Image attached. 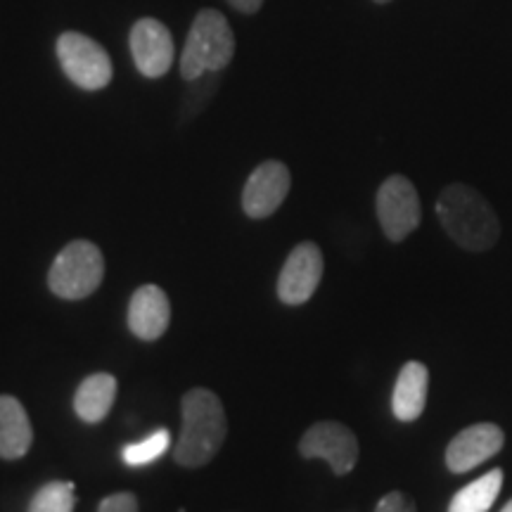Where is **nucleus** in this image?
I'll return each instance as SVG.
<instances>
[{"label":"nucleus","instance_id":"nucleus-16","mask_svg":"<svg viewBox=\"0 0 512 512\" xmlns=\"http://www.w3.org/2000/svg\"><path fill=\"white\" fill-rule=\"evenodd\" d=\"M503 489V470H491L472 484L463 486L448 503V512H489Z\"/></svg>","mask_w":512,"mask_h":512},{"label":"nucleus","instance_id":"nucleus-15","mask_svg":"<svg viewBox=\"0 0 512 512\" xmlns=\"http://www.w3.org/2000/svg\"><path fill=\"white\" fill-rule=\"evenodd\" d=\"M117 399V377L95 373L79 384L74 394V411L88 425H98L110 415Z\"/></svg>","mask_w":512,"mask_h":512},{"label":"nucleus","instance_id":"nucleus-19","mask_svg":"<svg viewBox=\"0 0 512 512\" xmlns=\"http://www.w3.org/2000/svg\"><path fill=\"white\" fill-rule=\"evenodd\" d=\"M98 512H138V498L128 491L102 498Z\"/></svg>","mask_w":512,"mask_h":512},{"label":"nucleus","instance_id":"nucleus-5","mask_svg":"<svg viewBox=\"0 0 512 512\" xmlns=\"http://www.w3.org/2000/svg\"><path fill=\"white\" fill-rule=\"evenodd\" d=\"M57 60L69 81L83 88V91H100L112 81V60L107 50L93 41L91 36L79 31H64L57 38Z\"/></svg>","mask_w":512,"mask_h":512},{"label":"nucleus","instance_id":"nucleus-2","mask_svg":"<svg viewBox=\"0 0 512 512\" xmlns=\"http://www.w3.org/2000/svg\"><path fill=\"white\" fill-rule=\"evenodd\" d=\"M183 430L176 441L174 460L183 467H204L216 458L228 434L223 403L211 389L195 387L181 401Z\"/></svg>","mask_w":512,"mask_h":512},{"label":"nucleus","instance_id":"nucleus-10","mask_svg":"<svg viewBox=\"0 0 512 512\" xmlns=\"http://www.w3.org/2000/svg\"><path fill=\"white\" fill-rule=\"evenodd\" d=\"M290 185V169L283 162L268 159L256 166L252 176L247 178L245 190H242V209L249 219H268L285 202Z\"/></svg>","mask_w":512,"mask_h":512},{"label":"nucleus","instance_id":"nucleus-17","mask_svg":"<svg viewBox=\"0 0 512 512\" xmlns=\"http://www.w3.org/2000/svg\"><path fill=\"white\" fill-rule=\"evenodd\" d=\"M76 494L72 482H48L31 498L27 512H74Z\"/></svg>","mask_w":512,"mask_h":512},{"label":"nucleus","instance_id":"nucleus-1","mask_svg":"<svg viewBox=\"0 0 512 512\" xmlns=\"http://www.w3.org/2000/svg\"><path fill=\"white\" fill-rule=\"evenodd\" d=\"M437 216L448 238L467 252H486L501 238L494 207L472 185H446L437 200Z\"/></svg>","mask_w":512,"mask_h":512},{"label":"nucleus","instance_id":"nucleus-7","mask_svg":"<svg viewBox=\"0 0 512 512\" xmlns=\"http://www.w3.org/2000/svg\"><path fill=\"white\" fill-rule=\"evenodd\" d=\"M304 458H320L332 467L335 475H349L358 463V439L347 425L335 420H320L304 432L299 441Z\"/></svg>","mask_w":512,"mask_h":512},{"label":"nucleus","instance_id":"nucleus-12","mask_svg":"<svg viewBox=\"0 0 512 512\" xmlns=\"http://www.w3.org/2000/svg\"><path fill=\"white\" fill-rule=\"evenodd\" d=\"M171 323V304L162 287L143 285L128 304V328L143 342H155Z\"/></svg>","mask_w":512,"mask_h":512},{"label":"nucleus","instance_id":"nucleus-3","mask_svg":"<svg viewBox=\"0 0 512 512\" xmlns=\"http://www.w3.org/2000/svg\"><path fill=\"white\" fill-rule=\"evenodd\" d=\"M235 55V34L219 10L197 12L181 57V76L188 81L226 69Z\"/></svg>","mask_w":512,"mask_h":512},{"label":"nucleus","instance_id":"nucleus-18","mask_svg":"<svg viewBox=\"0 0 512 512\" xmlns=\"http://www.w3.org/2000/svg\"><path fill=\"white\" fill-rule=\"evenodd\" d=\"M171 446V432L169 430H157L150 437L136 441V444L124 448V463L131 467H143L155 463L159 456H164Z\"/></svg>","mask_w":512,"mask_h":512},{"label":"nucleus","instance_id":"nucleus-20","mask_svg":"<svg viewBox=\"0 0 512 512\" xmlns=\"http://www.w3.org/2000/svg\"><path fill=\"white\" fill-rule=\"evenodd\" d=\"M375 512H418V508H415V503L406 494H401V491H392V494L380 498Z\"/></svg>","mask_w":512,"mask_h":512},{"label":"nucleus","instance_id":"nucleus-22","mask_svg":"<svg viewBox=\"0 0 512 512\" xmlns=\"http://www.w3.org/2000/svg\"><path fill=\"white\" fill-rule=\"evenodd\" d=\"M501 512H512V498H510V501H508V503H505V508H503Z\"/></svg>","mask_w":512,"mask_h":512},{"label":"nucleus","instance_id":"nucleus-11","mask_svg":"<svg viewBox=\"0 0 512 512\" xmlns=\"http://www.w3.org/2000/svg\"><path fill=\"white\" fill-rule=\"evenodd\" d=\"M505 444V434L494 422H477L465 427L446 446V467L456 475L470 472L472 467L482 465L484 460L494 458Z\"/></svg>","mask_w":512,"mask_h":512},{"label":"nucleus","instance_id":"nucleus-9","mask_svg":"<svg viewBox=\"0 0 512 512\" xmlns=\"http://www.w3.org/2000/svg\"><path fill=\"white\" fill-rule=\"evenodd\" d=\"M323 252L316 242H302L287 256L278 278V297L287 306L306 304L323 280Z\"/></svg>","mask_w":512,"mask_h":512},{"label":"nucleus","instance_id":"nucleus-4","mask_svg":"<svg viewBox=\"0 0 512 512\" xmlns=\"http://www.w3.org/2000/svg\"><path fill=\"white\" fill-rule=\"evenodd\" d=\"M105 278V259L98 245L88 240H74L57 254L48 271V285L55 297L86 299L98 290Z\"/></svg>","mask_w":512,"mask_h":512},{"label":"nucleus","instance_id":"nucleus-8","mask_svg":"<svg viewBox=\"0 0 512 512\" xmlns=\"http://www.w3.org/2000/svg\"><path fill=\"white\" fill-rule=\"evenodd\" d=\"M128 46H131V55L138 72L147 76V79H159L174 64V36L155 17H143L133 24Z\"/></svg>","mask_w":512,"mask_h":512},{"label":"nucleus","instance_id":"nucleus-14","mask_svg":"<svg viewBox=\"0 0 512 512\" xmlns=\"http://www.w3.org/2000/svg\"><path fill=\"white\" fill-rule=\"evenodd\" d=\"M34 444L29 415L15 396H0V458L17 460L27 456Z\"/></svg>","mask_w":512,"mask_h":512},{"label":"nucleus","instance_id":"nucleus-21","mask_svg":"<svg viewBox=\"0 0 512 512\" xmlns=\"http://www.w3.org/2000/svg\"><path fill=\"white\" fill-rule=\"evenodd\" d=\"M228 5L233 10L242 12V15H254V12L264 8V0H228Z\"/></svg>","mask_w":512,"mask_h":512},{"label":"nucleus","instance_id":"nucleus-23","mask_svg":"<svg viewBox=\"0 0 512 512\" xmlns=\"http://www.w3.org/2000/svg\"><path fill=\"white\" fill-rule=\"evenodd\" d=\"M377 5H384V3H392V0H375Z\"/></svg>","mask_w":512,"mask_h":512},{"label":"nucleus","instance_id":"nucleus-6","mask_svg":"<svg viewBox=\"0 0 512 512\" xmlns=\"http://www.w3.org/2000/svg\"><path fill=\"white\" fill-rule=\"evenodd\" d=\"M377 221L392 242L406 240L422 221L420 195L406 176L394 174L380 185L375 197Z\"/></svg>","mask_w":512,"mask_h":512},{"label":"nucleus","instance_id":"nucleus-13","mask_svg":"<svg viewBox=\"0 0 512 512\" xmlns=\"http://www.w3.org/2000/svg\"><path fill=\"white\" fill-rule=\"evenodd\" d=\"M427 392H430V370L425 363L408 361L396 377L392 394V411L396 420L413 422L418 420L427 406Z\"/></svg>","mask_w":512,"mask_h":512}]
</instances>
